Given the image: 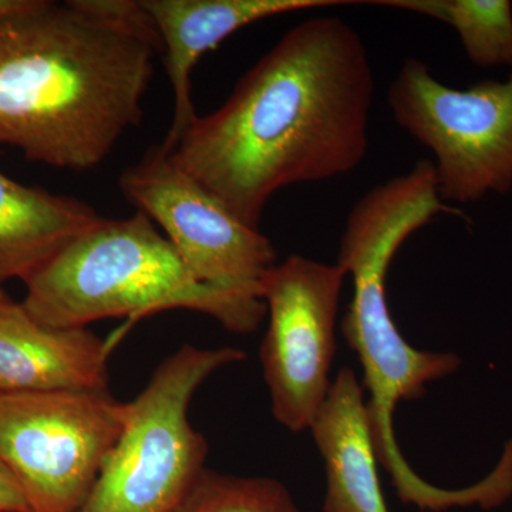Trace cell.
<instances>
[{
	"instance_id": "1",
	"label": "cell",
	"mask_w": 512,
	"mask_h": 512,
	"mask_svg": "<svg viewBox=\"0 0 512 512\" xmlns=\"http://www.w3.org/2000/svg\"><path fill=\"white\" fill-rule=\"evenodd\" d=\"M375 74L336 16L303 20L167 151L231 214L259 229L272 195L355 170L369 147Z\"/></svg>"
},
{
	"instance_id": "8",
	"label": "cell",
	"mask_w": 512,
	"mask_h": 512,
	"mask_svg": "<svg viewBox=\"0 0 512 512\" xmlns=\"http://www.w3.org/2000/svg\"><path fill=\"white\" fill-rule=\"evenodd\" d=\"M346 272L302 255L275 264L261 281L269 316L261 363L279 424L311 429L328 397L336 352V318Z\"/></svg>"
},
{
	"instance_id": "15",
	"label": "cell",
	"mask_w": 512,
	"mask_h": 512,
	"mask_svg": "<svg viewBox=\"0 0 512 512\" xmlns=\"http://www.w3.org/2000/svg\"><path fill=\"white\" fill-rule=\"evenodd\" d=\"M177 512H301L284 484L207 470Z\"/></svg>"
},
{
	"instance_id": "3",
	"label": "cell",
	"mask_w": 512,
	"mask_h": 512,
	"mask_svg": "<svg viewBox=\"0 0 512 512\" xmlns=\"http://www.w3.org/2000/svg\"><path fill=\"white\" fill-rule=\"evenodd\" d=\"M440 214L461 215L441 200L433 161L421 160L409 173L376 185L353 205L338 254V265L353 281L342 332L363 367L377 461L404 504L431 512L471 507L473 490L437 487L410 467L394 433V410L402 400L423 396L430 382L456 373L461 359L406 342L390 313L386 284L390 264L406 239Z\"/></svg>"
},
{
	"instance_id": "9",
	"label": "cell",
	"mask_w": 512,
	"mask_h": 512,
	"mask_svg": "<svg viewBox=\"0 0 512 512\" xmlns=\"http://www.w3.org/2000/svg\"><path fill=\"white\" fill-rule=\"evenodd\" d=\"M120 188L137 211L163 228L198 282L262 299V278L276 262L274 245L231 214L167 151L154 148L127 168Z\"/></svg>"
},
{
	"instance_id": "17",
	"label": "cell",
	"mask_w": 512,
	"mask_h": 512,
	"mask_svg": "<svg viewBox=\"0 0 512 512\" xmlns=\"http://www.w3.org/2000/svg\"><path fill=\"white\" fill-rule=\"evenodd\" d=\"M19 0H0V13L6 12V10L12 9L16 6Z\"/></svg>"
},
{
	"instance_id": "6",
	"label": "cell",
	"mask_w": 512,
	"mask_h": 512,
	"mask_svg": "<svg viewBox=\"0 0 512 512\" xmlns=\"http://www.w3.org/2000/svg\"><path fill=\"white\" fill-rule=\"evenodd\" d=\"M394 121L434 154L444 202L473 204L512 188V72L454 89L410 57L389 87Z\"/></svg>"
},
{
	"instance_id": "16",
	"label": "cell",
	"mask_w": 512,
	"mask_h": 512,
	"mask_svg": "<svg viewBox=\"0 0 512 512\" xmlns=\"http://www.w3.org/2000/svg\"><path fill=\"white\" fill-rule=\"evenodd\" d=\"M0 512H32L19 481L0 461Z\"/></svg>"
},
{
	"instance_id": "12",
	"label": "cell",
	"mask_w": 512,
	"mask_h": 512,
	"mask_svg": "<svg viewBox=\"0 0 512 512\" xmlns=\"http://www.w3.org/2000/svg\"><path fill=\"white\" fill-rule=\"evenodd\" d=\"M325 460L323 512H389L377 474V461L365 390L356 373L343 367L311 426Z\"/></svg>"
},
{
	"instance_id": "5",
	"label": "cell",
	"mask_w": 512,
	"mask_h": 512,
	"mask_svg": "<svg viewBox=\"0 0 512 512\" xmlns=\"http://www.w3.org/2000/svg\"><path fill=\"white\" fill-rule=\"evenodd\" d=\"M237 348L184 345L160 363L143 392L123 403L119 440L77 512H177L205 471L208 444L188 420L195 392Z\"/></svg>"
},
{
	"instance_id": "10",
	"label": "cell",
	"mask_w": 512,
	"mask_h": 512,
	"mask_svg": "<svg viewBox=\"0 0 512 512\" xmlns=\"http://www.w3.org/2000/svg\"><path fill=\"white\" fill-rule=\"evenodd\" d=\"M352 5L345 0H141L160 35L164 66L174 92L173 124L163 146L171 151L198 114L192 70L205 53L259 20L302 10Z\"/></svg>"
},
{
	"instance_id": "11",
	"label": "cell",
	"mask_w": 512,
	"mask_h": 512,
	"mask_svg": "<svg viewBox=\"0 0 512 512\" xmlns=\"http://www.w3.org/2000/svg\"><path fill=\"white\" fill-rule=\"evenodd\" d=\"M110 355L92 330L50 328L22 303L0 306V394L104 392Z\"/></svg>"
},
{
	"instance_id": "13",
	"label": "cell",
	"mask_w": 512,
	"mask_h": 512,
	"mask_svg": "<svg viewBox=\"0 0 512 512\" xmlns=\"http://www.w3.org/2000/svg\"><path fill=\"white\" fill-rule=\"evenodd\" d=\"M100 220L86 202L0 173V285L13 278L25 281Z\"/></svg>"
},
{
	"instance_id": "18",
	"label": "cell",
	"mask_w": 512,
	"mask_h": 512,
	"mask_svg": "<svg viewBox=\"0 0 512 512\" xmlns=\"http://www.w3.org/2000/svg\"><path fill=\"white\" fill-rule=\"evenodd\" d=\"M12 301V299L9 298L8 295H6L5 291H3L2 285H0V306L5 305V303H8Z\"/></svg>"
},
{
	"instance_id": "14",
	"label": "cell",
	"mask_w": 512,
	"mask_h": 512,
	"mask_svg": "<svg viewBox=\"0 0 512 512\" xmlns=\"http://www.w3.org/2000/svg\"><path fill=\"white\" fill-rule=\"evenodd\" d=\"M387 6L439 20L456 30L471 63L512 67V5L508 0H379Z\"/></svg>"
},
{
	"instance_id": "4",
	"label": "cell",
	"mask_w": 512,
	"mask_h": 512,
	"mask_svg": "<svg viewBox=\"0 0 512 512\" xmlns=\"http://www.w3.org/2000/svg\"><path fill=\"white\" fill-rule=\"evenodd\" d=\"M23 282V308L50 328L126 318L106 339L111 353L141 319L171 309L204 313L241 335L255 332L266 315L262 299L198 282L140 211L123 220L101 218Z\"/></svg>"
},
{
	"instance_id": "2",
	"label": "cell",
	"mask_w": 512,
	"mask_h": 512,
	"mask_svg": "<svg viewBox=\"0 0 512 512\" xmlns=\"http://www.w3.org/2000/svg\"><path fill=\"white\" fill-rule=\"evenodd\" d=\"M163 53L134 0H19L0 13V144L84 171L143 117Z\"/></svg>"
},
{
	"instance_id": "7",
	"label": "cell",
	"mask_w": 512,
	"mask_h": 512,
	"mask_svg": "<svg viewBox=\"0 0 512 512\" xmlns=\"http://www.w3.org/2000/svg\"><path fill=\"white\" fill-rule=\"evenodd\" d=\"M123 403L109 393L0 394V461L32 512H77L119 440Z\"/></svg>"
}]
</instances>
